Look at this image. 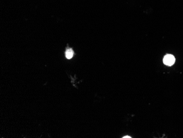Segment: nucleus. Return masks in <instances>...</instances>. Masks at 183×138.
<instances>
[{
  "label": "nucleus",
  "mask_w": 183,
  "mask_h": 138,
  "mask_svg": "<svg viewBox=\"0 0 183 138\" xmlns=\"http://www.w3.org/2000/svg\"><path fill=\"white\" fill-rule=\"evenodd\" d=\"M74 52L71 48H69L65 52L66 57L68 59H71L74 56Z\"/></svg>",
  "instance_id": "2"
},
{
  "label": "nucleus",
  "mask_w": 183,
  "mask_h": 138,
  "mask_svg": "<svg viewBox=\"0 0 183 138\" xmlns=\"http://www.w3.org/2000/svg\"><path fill=\"white\" fill-rule=\"evenodd\" d=\"M175 58L173 55H166L164 58V64H166V66H171L172 65H173L174 62H175Z\"/></svg>",
  "instance_id": "1"
},
{
  "label": "nucleus",
  "mask_w": 183,
  "mask_h": 138,
  "mask_svg": "<svg viewBox=\"0 0 183 138\" xmlns=\"http://www.w3.org/2000/svg\"><path fill=\"white\" fill-rule=\"evenodd\" d=\"M123 138H131V137L129 136H124Z\"/></svg>",
  "instance_id": "3"
}]
</instances>
